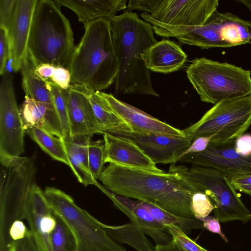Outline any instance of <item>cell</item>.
Wrapping results in <instances>:
<instances>
[{"mask_svg":"<svg viewBox=\"0 0 251 251\" xmlns=\"http://www.w3.org/2000/svg\"><path fill=\"white\" fill-rule=\"evenodd\" d=\"M186 175L205 193L214 206V217L220 222L251 220V212L243 203L231 183L230 177L210 167L185 168Z\"/></svg>","mask_w":251,"mask_h":251,"instance_id":"9c48e42d","label":"cell"},{"mask_svg":"<svg viewBox=\"0 0 251 251\" xmlns=\"http://www.w3.org/2000/svg\"><path fill=\"white\" fill-rule=\"evenodd\" d=\"M201 220L203 221V227L211 232L219 234L226 242H228L227 238L221 230L220 221L217 218L208 216Z\"/></svg>","mask_w":251,"mask_h":251,"instance_id":"7bdbcfd3","label":"cell"},{"mask_svg":"<svg viewBox=\"0 0 251 251\" xmlns=\"http://www.w3.org/2000/svg\"><path fill=\"white\" fill-rule=\"evenodd\" d=\"M54 214L56 223L51 234L53 251H77L76 241L70 229L58 216Z\"/></svg>","mask_w":251,"mask_h":251,"instance_id":"f1b7e54d","label":"cell"},{"mask_svg":"<svg viewBox=\"0 0 251 251\" xmlns=\"http://www.w3.org/2000/svg\"><path fill=\"white\" fill-rule=\"evenodd\" d=\"M17 0H0V28L8 31L11 23Z\"/></svg>","mask_w":251,"mask_h":251,"instance_id":"836d02e7","label":"cell"},{"mask_svg":"<svg viewBox=\"0 0 251 251\" xmlns=\"http://www.w3.org/2000/svg\"><path fill=\"white\" fill-rule=\"evenodd\" d=\"M142 57L149 70L163 74L180 70L187 58L180 47L169 40L157 41L146 50Z\"/></svg>","mask_w":251,"mask_h":251,"instance_id":"ffe728a7","label":"cell"},{"mask_svg":"<svg viewBox=\"0 0 251 251\" xmlns=\"http://www.w3.org/2000/svg\"><path fill=\"white\" fill-rule=\"evenodd\" d=\"M44 193L53 212L73 234L77 251H126L96 223L94 217L79 207L70 196L50 187H46Z\"/></svg>","mask_w":251,"mask_h":251,"instance_id":"52a82bcc","label":"cell"},{"mask_svg":"<svg viewBox=\"0 0 251 251\" xmlns=\"http://www.w3.org/2000/svg\"><path fill=\"white\" fill-rule=\"evenodd\" d=\"M95 220L114 241L126 244L137 251H155V246L133 223L114 226L105 224L96 218Z\"/></svg>","mask_w":251,"mask_h":251,"instance_id":"d4e9b609","label":"cell"},{"mask_svg":"<svg viewBox=\"0 0 251 251\" xmlns=\"http://www.w3.org/2000/svg\"><path fill=\"white\" fill-rule=\"evenodd\" d=\"M38 0H17L13 19L7 31L11 68L21 69L27 56L31 25Z\"/></svg>","mask_w":251,"mask_h":251,"instance_id":"5bb4252c","label":"cell"},{"mask_svg":"<svg viewBox=\"0 0 251 251\" xmlns=\"http://www.w3.org/2000/svg\"><path fill=\"white\" fill-rule=\"evenodd\" d=\"M60 7H66L77 15L84 28L96 20L104 19L108 21L118 11L126 7V0H54Z\"/></svg>","mask_w":251,"mask_h":251,"instance_id":"44dd1931","label":"cell"},{"mask_svg":"<svg viewBox=\"0 0 251 251\" xmlns=\"http://www.w3.org/2000/svg\"><path fill=\"white\" fill-rule=\"evenodd\" d=\"M9 62H11L7 31L0 28V75L1 76L6 72Z\"/></svg>","mask_w":251,"mask_h":251,"instance_id":"e575fe53","label":"cell"},{"mask_svg":"<svg viewBox=\"0 0 251 251\" xmlns=\"http://www.w3.org/2000/svg\"><path fill=\"white\" fill-rule=\"evenodd\" d=\"M69 137L78 140L103 134L100 127L87 97L73 85L67 90Z\"/></svg>","mask_w":251,"mask_h":251,"instance_id":"d6986e66","label":"cell"},{"mask_svg":"<svg viewBox=\"0 0 251 251\" xmlns=\"http://www.w3.org/2000/svg\"><path fill=\"white\" fill-rule=\"evenodd\" d=\"M0 251H10L9 231L14 222L25 220L36 182L34 160L20 156L0 161Z\"/></svg>","mask_w":251,"mask_h":251,"instance_id":"5b68a950","label":"cell"},{"mask_svg":"<svg viewBox=\"0 0 251 251\" xmlns=\"http://www.w3.org/2000/svg\"><path fill=\"white\" fill-rule=\"evenodd\" d=\"M211 138V136H201L195 138L182 155L204 151L209 144Z\"/></svg>","mask_w":251,"mask_h":251,"instance_id":"b9f144b4","label":"cell"},{"mask_svg":"<svg viewBox=\"0 0 251 251\" xmlns=\"http://www.w3.org/2000/svg\"><path fill=\"white\" fill-rule=\"evenodd\" d=\"M214 206L209 197L204 192H196L191 200V209L195 217L201 220L209 216Z\"/></svg>","mask_w":251,"mask_h":251,"instance_id":"1f68e13d","label":"cell"},{"mask_svg":"<svg viewBox=\"0 0 251 251\" xmlns=\"http://www.w3.org/2000/svg\"><path fill=\"white\" fill-rule=\"evenodd\" d=\"M88 161L91 174L96 180L99 178L103 171L105 163V152L104 143L98 140L91 141L87 145Z\"/></svg>","mask_w":251,"mask_h":251,"instance_id":"4dcf8cb0","label":"cell"},{"mask_svg":"<svg viewBox=\"0 0 251 251\" xmlns=\"http://www.w3.org/2000/svg\"><path fill=\"white\" fill-rule=\"evenodd\" d=\"M251 125V95L221 101L196 123L183 129L192 141L201 136H211L210 143L235 141Z\"/></svg>","mask_w":251,"mask_h":251,"instance_id":"ba28073f","label":"cell"},{"mask_svg":"<svg viewBox=\"0 0 251 251\" xmlns=\"http://www.w3.org/2000/svg\"><path fill=\"white\" fill-rule=\"evenodd\" d=\"M25 133L52 158L70 167V162L63 139L55 137L46 131L37 127L26 128Z\"/></svg>","mask_w":251,"mask_h":251,"instance_id":"4316f807","label":"cell"},{"mask_svg":"<svg viewBox=\"0 0 251 251\" xmlns=\"http://www.w3.org/2000/svg\"><path fill=\"white\" fill-rule=\"evenodd\" d=\"M91 138L84 140L63 138V141L70 162V168L78 181L85 186L94 185L100 189L102 187L92 176L89 167L87 145Z\"/></svg>","mask_w":251,"mask_h":251,"instance_id":"cb8c5ba5","label":"cell"},{"mask_svg":"<svg viewBox=\"0 0 251 251\" xmlns=\"http://www.w3.org/2000/svg\"><path fill=\"white\" fill-rule=\"evenodd\" d=\"M73 85L82 92L89 100L97 123L103 134L108 133L118 135L123 132L131 130L126 123L112 111L97 92L81 86Z\"/></svg>","mask_w":251,"mask_h":251,"instance_id":"603a6c76","label":"cell"},{"mask_svg":"<svg viewBox=\"0 0 251 251\" xmlns=\"http://www.w3.org/2000/svg\"><path fill=\"white\" fill-rule=\"evenodd\" d=\"M218 0H158L151 17L171 25L200 26L217 11Z\"/></svg>","mask_w":251,"mask_h":251,"instance_id":"7c38bea8","label":"cell"},{"mask_svg":"<svg viewBox=\"0 0 251 251\" xmlns=\"http://www.w3.org/2000/svg\"><path fill=\"white\" fill-rule=\"evenodd\" d=\"M237 1L243 4L251 11V0H239Z\"/></svg>","mask_w":251,"mask_h":251,"instance_id":"bcb514c9","label":"cell"},{"mask_svg":"<svg viewBox=\"0 0 251 251\" xmlns=\"http://www.w3.org/2000/svg\"><path fill=\"white\" fill-rule=\"evenodd\" d=\"M110 25L118 63L114 93L158 97L142 57L146 50L157 42L152 25L130 11L115 16Z\"/></svg>","mask_w":251,"mask_h":251,"instance_id":"7a4b0ae2","label":"cell"},{"mask_svg":"<svg viewBox=\"0 0 251 251\" xmlns=\"http://www.w3.org/2000/svg\"><path fill=\"white\" fill-rule=\"evenodd\" d=\"M100 190L112 201L117 208L149 236L156 245H166L173 240L166 227L155 219L139 201L117 195L104 187Z\"/></svg>","mask_w":251,"mask_h":251,"instance_id":"e0dca14e","label":"cell"},{"mask_svg":"<svg viewBox=\"0 0 251 251\" xmlns=\"http://www.w3.org/2000/svg\"><path fill=\"white\" fill-rule=\"evenodd\" d=\"M20 111L25 129L37 127L64 138L61 122L54 105L36 101L25 96Z\"/></svg>","mask_w":251,"mask_h":251,"instance_id":"7402d4cb","label":"cell"},{"mask_svg":"<svg viewBox=\"0 0 251 251\" xmlns=\"http://www.w3.org/2000/svg\"><path fill=\"white\" fill-rule=\"evenodd\" d=\"M235 149L240 154L248 156L251 155V134H243L235 142Z\"/></svg>","mask_w":251,"mask_h":251,"instance_id":"74e56055","label":"cell"},{"mask_svg":"<svg viewBox=\"0 0 251 251\" xmlns=\"http://www.w3.org/2000/svg\"><path fill=\"white\" fill-rule=\"evenodd\" d=\"M71 74L68 69L61 67H56L54 73L50 80L62 90H67L71 85Z\"/></svg>","mask_w":251,"mask_h":251,"instance_id":"d590c367","label":"cell"},{"mask_svg":"<svg viewBox=\"0 0 251 251\" xmlns=\"http://www.w3.org/2000/svg\"><path fill=\"white\" fill-rule=\"evenodd\" d=\"M103 137L105 163L157 173L164 172L132 141L108 133L103 134Z\"/></svg>","mask_w":251,"mask_h":251,"instance_id":"ac0fdd59","label":"cell"},{"mask_svg":"<svg viewBox=\"0 0 251 251\" xmlns=\"http://www.w3.org/2000/svg\"><path fill=\"white\" fill-rule=\"evenodd\" d=\"M118 136L133 142L156 165L176 163L193 142L187 137L131 130Z\"/></svg>","mask_w":251,"mask_h":251,"instance_id":"4fadbf2b","label":"cell"},{"mask_svg":"<svg viewBox=\"0 0 251 251\" xmlns=\"http://www.w3.org/2000/svg\"><path fill=\"white\" fill-rule=\"evenodd\" d=\"M75 49L70 22L59 6L54 0H39L27 45L28 56L35 67L49 64L69 70Z\"/></svg>","mask_w":251,"mask_h":251,"instance_id":"277c9868","label":"cell"},{"mask_svg":"<svg viewBox=\"0 0 251 251\" xmlns=\"http://www.w3.org/2000/svg\"><path fill=\"white\" fill-rule=\"evenodd\" d=\"M84 29L71 61V82L93 91H101L114 82L118 71L110 21L99 19Z\"/></svg>","mask_w":251,"mask_h":251,"instance_id":"3957f363","label":"cell"},{"mask_svg":"<svg viewBox=\"0 0 251 251\" xmlns=\"http://www.w3.org/2000/svg\"><path fill=\"white\" fill-rule=\"evenodd\" d=\"M155 251H185L179 244L173 240L168 244L156 245Z\"/></svg>","mask_w":251,"mask_h":251,"instance_id":"f6af8a7d","label":"cell"},{"mask_svg":"<svg viewBox=\"0 0 251 251\" xmlns=\"http://www.w3.org/2000/svg\"><path fill=\"white\" fill-rule=\"evenodd\" d=\"M25 129L16 102L12 75H2L0 85V161L21 156Z\"/></svg>","mask_w":251,"mask_h":251,"instance_id":"30bf717a","label":"cell"},{"mask_svg":"<svg viewBox=\"0 0 251 251\" xmlns=\"http://www.w3.org/2000/svg\"><path fill=\"white\" fill-rule=\"evenodd\" d=\"M10 251H39L34 240L32 234L25 238L13 241Z\"/></svg>","mask_w":251,"mask_h":251,"instance_id":"f35d334b","label":"cell"},{"mask_svg":"<svg viewBox=\"0 0 251 251\" xmlns=\"http://www.w3.org/2000/svg\"><path fill=\"white\" fill-rule=\"evenodd\" d=\"M112 111L123 119L132 131L186 137L183 130L176 128L131 105L110 94L97 91Z\"/></svg>","mask_w":251,"mask_h":251,"instance_id":"9a60e30c","label":"cell"},{"mask_svg":"<svg viewBox=\"0 0 251 251\" xmlns=\"http://www.w3.org/2000/svg\"><path fill=\"white\" fill-rule=\"evenodd\" d=\"M235 142L210 143L204 151L182 155L179 162L216 169L231 177L251 175V155L243 156L235 149Z\"/></svg>","mask_w":251,"mask_h":251,"instance_id":"8fae6325","label":"cell"},{"mask_svg":"<svg viewBox=\"0 0 251 251\" xmlns=\"http://www.w3.org/2000/svg\"><path fill=\"white\" fill-rule=\"evenodd\" d=\"M230 181L236 190L251 195V175L231 177Z\"/></svg>","mask_w":251,"mask_h":251,"instance_id":"ab89813d","label":"cell"},{"mask_svg":"<svg viewBox=\"0 0 251 251\" xmlns=\"http://www.w3.org/2000/svg\"><path fill=\"white\" fill-rule=\"evenodd\" d=\"M9 234L12 242L24 239L31 234L29 227L23 220H17L11 226Z\"/></svg>","mask_w":251,"mask_h":251,"instance_id":"8d00e7d4","label":"cell"},{"mask_svg":"<svg viewBox=\"0 0 251 251\" xmlns=\"http://www.w3.org/2000/svg\"><path fill=\"white\" fill-rule=\"evenodd\" d=\"M55 66L49 64H42L35 68L37 74L45 81L50 80L53 75Z\"/></svg>","mask_w":251,"mask_h":251,"instance_id":"ee69618b","label":"cell"},{"mask_svg":"<svg viewBox=\"0 0 251 251\" xmlns=\"http://www.w3.org/2000/svg\"><path fill=\"white\" fill-rule=\"evenodd\" d=\"M140 202L155 219L163 226H173L186 234H190L193 230L203 227V221L196 218L178 216L151 203L142 201H140Z\"/></svg>","mask_w":251,"mask_h":251,"instance_id":"83f0119b","label":"cell"},{"mask_svg":"<svg viewBox=\"0 0 251 251\" xmlns=\"http://www.w3.org/2000/svg\"><path fill=\"white\" fill-rule=\"evenodd\" d=\"M173 236V240L185 251H208L190 238L187 234L172 225L164 226Z\"/></svg>","mask_w":251,"mask_h":251,"instance_id":"d6a6232c","label":"cell"},{"mask_svg":"<svg viewBox=\"0 0 251 251\" xmlns=\"http://www.w3.org/2000/svg\"><path fill=\"white\" fill-rule=\"evenodd\" d=\"M39 251H54L51 234L56 220L44 192L37 185L32 193L25 218Z\"/></svg>","mask_w":251,"mask_h":251,"instance_id":"2e32d148","label":"cell"},{"mask_svg":"<svg viewBox=\"0 0 251 251\" xmlns=\"http://www.w3.org/2000/svg\"><path fill=\"white\" fill-rule=\"evenodd\" d=\"M185 168L172 166L168 173H157L109 164L99 179L117 195L151 203L178 216L195 218L191 200L200 190L186 175Z\"/></svg>","mask_w":251,"mask_h":251,"instance_id":"6da1fadb","label":"cell"},{"mask_svg":"<svg viewBox=\"0 0 251 251\" xmlns=\"http://www.w3.org/2000/svg\"><path fill=\"white\" fill-rule=\"evenodd\" d=\"M55 109L60 119L64 138L69 136L67 90H63L50 80L47 81Z\"/></svg>","mask_w":251,"mask_h":251,"instance_id":"f546056e","label":"cell"},{"mask_svg":"<svg viewBox=\"0 0 251 251\" xmlns=\"http://www.w3.org/2000/svg\"><path fill=\"white\" fill-rule=\"evenodd\" d=\"M186 74L204 102L215 104L251 95V72L226 62L197 58L188 66Z\"/></svg>","mask_w":251,"mask_h":251,"instance_id":"8992f818","label":"cell"},{"mask_svg":"<svg viewBox=\"0 0 251 251\" xmlns=\"http://www.w3.org/2000/svg\"><path fill=\"white\" fill-rule=\"evenodd\" d=\"M35 68L27 55L20 69L24 91L26 96L36 101L54 105L48 82L37 74Z\"/></svg>","mask_w":251,"mask_h":251,"instance_id":"484cf974","label":"cell"},{"mask_svg":"<svg viewBox=\"0 0 251 251\" xmlns=\"http://www.w3.org/2000/svg\"><path fill=\"white\" fill-rule=\"evenodd\" d=\"M158 0H130L128 1L127 6L131 9H137L151 14Z\"/></svg>","mask_w":251,"mask_h":251,"instance_id":"60d3db41","label":"cell"}]
</instances>
